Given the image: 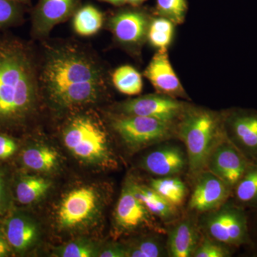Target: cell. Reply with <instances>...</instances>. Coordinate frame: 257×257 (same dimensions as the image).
I'll use <instances>...</instances> for the list:
<instances>
[{
  "mask_svg": "<svg viewBox=\"0 0 257 257\" xmlns=\"http://www.w3.org/2000/svg\"><path fill=\"white\" fill-rule=\"evenodd\" d=\"M37 77L42 107L64 116L96 107L109 96L111 72L89 44L74 38L36 42Z\"/></svg>",
  "mask_w": 257,
  "mask_h": 257,
  "instance_id": "cell-1",
  "label": "cell"
},
{
  "mask_svg": "<svg viewBox=\"0 0 257 257\" xmlns=\"http://www.w3.org/2000/svg\"><path fill=\"white\" fill-rule=\"evenodd\" d=\"M42 109L36 42L0 32V133L27 131Z\"/></svg>",
  "mask_w": 257,
  "mask_h": 257,
  "instance_id": "cell-2",
  "label": "cell"
},
{
  "mask_svg": "<svg viewBox=\"0 0 257 257\" xmlns=\"http://www.w3.org/2000/svg\"><path fill=\"white\" fill-rule=\"evenodd\" d=\"M177 138L185 146L188 175L193 182L207 170L209 157L221 142L227 139L224 111H216L189 106L176 126Z\"/></svg>",
  "mask_w": 257,
  "mask_h": 257,
  "instance_id": "cell-3",
  "label": "cell"
},
{
  "mask_svg": "<svg viewBox=\"0 0 257 257\" xmlns=\"http://www.w3.org/2000/svg\"><path fill=\"white\" fill-rule=\"evenodd\" d=\"M61 133L64 145L74 157L87 163L109 167L116 165L104 116L95 107L64 115Z\"/></svg>",
  "mask_w": 257,
  "mask_h": 257,
  "instance_id": "cell-4",
  "label": "cell"
},
{
  "mask_svg": "<svg viewBox=\"0 0 257 257\" xmlns=\"http://www.w3.org/2000/svg\"><path fill=\"white\" fill-rule=\"evenodd\" d=\"M103 116L108 127L130 151H138L177 138L175 125L154 118L109 110Z\"/></svg>",
  "mask_w": 257,
  "mask_h": 257,
  "instance_id": "cell-5",
  "label": "cell"
},
{
  "mask_svg": "<svg viewBox=\"0 0 257 257\" xmlns=\"http://www.w3.org/2000/svg\"><path fill=\"white\" fill-rule=\"evenodd\" d=\"M154 15L141 7H121L106 15L104 29L111 32L113 44L138 58L147 42Z\"/></svg>",
  "mask_w": 257,
  "mask_h": 257,
  "instance_id": "cell-6",
  "label": "cell"
},
{
  "mask_svg": "<svg viewBox=\"0 0 257 257\" xmlns=\"http://www.w3.org/2000/svg\"><path fill=\"white\" fill-rule=\"evenodd\" d=\"M199 221L204 234L224 243L229 247L249 245L248 216L246 211L232 200L224 203L220 207L204 213Z\"/></svg>",
  "mask_w": 257,
  "mask_h": 257,
  "instance_id": "cell-7",
  "label": "cell"
},
{
  "mask_svg": "<svg viewBox=\"0 0 257 257\" xmlns=\"http://www.w3.org/2000/svg\"><path fill=\"white\" fill-rule=\"evenodd\" d=\"M189 105L186 101L157 93L116 103L109 111L147 116L177 126Z\"/></svg>",
  "mask_w": 257,
  "mask_h": 257,
  "instance_id": "cell-8",
  "label": "cell"
},
{
  "mask_svg": "<svg viewBox=\"0 0 257 257\" xmlns=\"http://www.w3.org/2000/svg\"><path fill=\"white\" fill-rule=\"evenodd\" d=\"M226 138L251 163L257 164V111L234 108L224 111Z\"/></svg>",
  "mask_w": 257,
  "mask_h": 257,
  "instance_id": "cell-9",
  "label": "cell"
},
{
  "mask_svg": "<svg viewBox=\"0 0 257 257\" xmlns=\"http://www.w3.org/2000/svg\"><path fill=\"white\" fill-rule=\"evenodd\" d=\"M82 5V0H39L30 10L32 41L48 39L55 27L72 19Z\"/></svg>",
  "mask_w": 257,
  "mask_h": 257,
  "instance_id": "cell-10",
  "label": "cell"
},
{
  "mask_svg": "<svg viewBox=\"0 0 257 257\" xmlns=\"http://www.w3.org/2000/svg\"><path fill=\"white\" fill-rule=\"evenodd\" d=\"M115 224L122 232H133L140 229L165 234L167 229L156 216L134 196L125 184L114 211Z\"/></svg>",
  "mask_w": 257,
  "mask_h": 257,
  "instance_id": "cell-11",
  "label": "cell"
},
{
  "mask_svg": "<svg viewBox=\"0 0 257 257\" xmlns=\"http://www.w3.org/2000/svg\"><path fill=\"white\" fill-rule=\"evenodd\" d=\"M99 206V196L92 187L74 189L64 197L57 211V221L62 228L72 229L85 224Z\"/></svg>",
  "mask_w": 257,
  "mask_h": 257,
  "instance_id": "cell-12",
  "label": "cell"
},
{
  "mask_svg": "<svg viewBox=\"0 0 257 257\" xmlns=\"http://www.w3.org/2000/svg\"><path fill=\"white\" fill-rule=\"evenodd\" d=\"M189 210L204 214L215 210L231 198L232 189L209 171L202 172L194 181Z\"/></svg>",
  "mask_w": 257,
  "mask_h": 257,
  "instance_id": "cell-13",
  "label": "cell"
},
{
  "mask_svg": "<svg viewBox=\"0 0 257 257\" xmlns=\"http://www.w3.org/2000/svg\"><path fill=\"white\" fill-rule=\"evenodd\" d=\"M250 163L251 162L226 139L211 153L206 170L219 177L233 189Z\"/></svg>",
  "mask_w": 257,
  "mask_h": 257,
  "instance_id": "cell-14",
  "label": "cell"
},
{
  "mask_svg": "<svg viewBox=\"0 0 257 257\" xmlns=\"http://www.w3.org/2000/svg\"><path fill=\"white\" fill-rule=\"evenodd\" d=\"M143 75L159 94L175 99H189L171 64L167 49L157 51L144 71Z\"/></svg>",
  "mask_w": 257,
  "mask_h": 257,
  "instance_id": "cell-15",
  "label": "cell"
},
{
  "mask_svg": "<svg viewBox=\"0 0 257 257\" xmlns=\"http://www.w3.org/2000/svg\"><path fill=\"white\" fill-rule=\"evenodd\" d=\"M187 153L182 147L161 143L143 157L140 166L148 173L160 177L179 175L187 169Z\"/></svg>",
  "mask_w": 257,
  "mask_h": 257,
  "instance_id": "cell-16",
  "label": "cell"
},
{
  "mask_svg": "<svg viewBox=\"0 0 257 257\" xmlns=\"http://www.w3.org/2000/svg\"><path fill=\"white\" fill-rule=\"evenodd\" d=\"M170 224L167 230L168 256L192 257L203 236L199 221L188 215Z\"/></svg>",
  "mask_w": 257,
  "mask_h": 257,
  "instance_id": "cell-17",
  "label": "cell"
},
{
  "mask_svg": "<svg viewBox=\"0 0 257 257\" xmlns=\"http://www.w3.org/2000/svg\"><path fill=\"white\" fill-rule=\"evenodd\" d=\"M125 184L154 216L165 224H172L180 218L179 207L168 202L150 186L138 183L132 179H128Z\"/></svg>",
  "mask_w": 257,
  "mask_h": 257,
  "instance_id": "cell-18",
  "label": "cell"
},
{
  "mask_svg": "<svg viewBox=\"0 0 257 257\" xmlns=\"http://www.w3.org/2000/svg\"><path fill=\"white\" fill-rule=\"evenodd\" d=\"M3 229L15 253L28 251L38 237L36 224L28 216L20 212L13 213L8 216Z\"/></svg>",
  "mask_w": 257,
  "mask_h": 257,
  "instance_id": "cell-19",
  "label": "cell"
},
{
  "mask_svg": "<svg viewBox=\"0 0 257 257\" xmlns=\"http://www.w3.org/2000/svg\"><path fill=\"white\" fill-rule=\"evenodd\" d=\"M231 200L245 210L257 208V164L250 163L232 189Z\"/></svg>",
  "mask_w": 257,
  "mask_h": 257,
  "instance_id": "cell-20",
  "label": "cell"
},
{
  "mask_svg": "<svg viewBox=\"0 0 257 257\" xmlns=\"http://www.w3.org/2000/svg\"><path fill=\"white\" fill-rule=\"evenodd\" d=\"M106 14L93 5H82L72 18V28L81 37H92L104 29Z\"/></svg>",
  "mask_w": 257,
  "mask_h": 257,
  "instance_id": "cell-21",
  "label": "cell"
},
{
  "mask_svg": "<svg viewBox=\"0 0 257 257\" xmlns=\"http://www.w3.org/2000/svg\"><path fill=\"white\" fill-rule=\"evenodd\" d=\"M58 153L45 146L29 147L20 155L22 164L26 168L36 172H50L58 165Z\"/></svg>",
  "mask_w": 257,
  "mask_h": 257,
  "instance_id": "cell-22",
  "label": "cell"
},
{
  "mask_svg": "<svg viewBox=\"0 0 257 257\" xmlns=\"http://www.w3.org/2000/svg\"><path fill=\"white\" fill-rule=\"evenodd\" d=\"M148 185L177 207L184 204L188 194L187 185L177 176L152 178Z\"/></svg>",
  "mask_w": 257,
  "mask_h": 257,
  "instance_id": "cell-23",
  "label": "cell"
},
{
  "mask_svg": "<svg viewBox=\"0 0 257 257\" xmlns=\"http://www.w3.org/2000/svg\"><path fill=\"white\" fill-rule=\"evenodd\" d=\"M50 185V182L42 177L21 176L15 184V197L19 203L28 205L43 197Z\"/></svg>",
  "mask_w": 257,
  "mask_h": 257,
  "instance_id": "cell-24",
  "label": "cell"
},
{
  "mask_svg": "<svg viewBox=\"0 0 257 257\" xmlns=\"http://www.w3.org/2000/svg\"><path fill=\"white\" fill-rule=\"evenodd\" d=\"M111 84L116 90L128 96L138 95L143 89L141 74L131 65H122L111 74Z\"/></svg>",
  "mask_w": 257,
  "mask_h": 257,
  "instance_id": "cell-25",
  "label": "cell"
},
{
  "mask_svg": "<svg viewBox=\"0 0 257 257\" xmlns=\"http://www.w3.org/2000/svg\"><path fill=\"white\" fill-rule=\"evenodd\" d=\"M162 234L155 233L145 236L125 246L126 257H162L167 254V243H164Z\"/></svg>",
  "mask_w": 257,
  "mask_h": 257,
  "instance_id": "cell-26",
  "label": "cell"
},
{
  "mask_svg": "<svg viewBox=\"0 0 257 257\" xmlns=\"http://www.w3.org/2000/svg\"><path fill=\"white\" fill-rule=\"evenodd\" d=\"M174 31L175 25L170 20L154 15L149 28L147 42L157 50H165L172 41Z\"/></svg>",
  "mask_w": 257,
  "mask_h": 257,
  "instance_id": "cell-27",
  "label": "cell"
},
{
  "mask_svg": "<svg viewBox=\"0 0 257 257\" xmlns=\"http://www.w3.org/2000/svg\"><path fill=\"white\" fill-rule=\"evenodd\" d=\"M28 8L14 0H0V32L23 25Z\"/></svg>",
  "mask_w": 257,
  "mask_h": 257,
  "instance_id": "cell-28",
  "label": "cell"
},
{
  "mask_svg": "<svg viewBox=\"0 0 257 257\" xmlns=\"http://www.w3.org/2000/svg\"><path fill=\"white\" fill-rule=\"evenodd\" d=\"M188 11L187 0H157L153 14L170 20L175 25L184 23Z\"/></svg>",
  "mask_w": 257,
  "mask_h": 257,
  "instance_id": "cell-29",
  "label": "cell"
},
{
  "mask_svg": "<svg viewBox=\"0 0 257 257\" xmlns=\"http://www.w3.org/2000/svg\"><path fill=\"white\" fill-rule=\"evenodd\" d=\"M231 256L229 246L219 242L204 235L194 253L193 257H229Z\"/></svg>",
  "mask_w": 257,
  "mask_h": 257,
  "instance_id": "cell-30",
  "label": "cell"
},
{
  "mask_svg": "<svg viewBox=\"0 0 257 257\" xmlns=\"http://www.w3.org/2000/svg\"><path fill=\"white\" fill-rule=\"evenodd\" d=\"M57 253L62 257H90L96 255L94 245L87 241L69 243L59 248Z\"/></svg>",
  "mask_w": 257,
  "mask_h": 257,
  "instance_id": "cell-31",
  "label": "cell"
},
{
  "mask_svg": "<svg viewBox=\"0 0 257 257\" xmlns=\"http://www.w3.org/2000/svg\"><path fill=\"white\" fill-rule=\"evenodd\" d=\"M18 148V143L14 136L0 133V161L7 160L14 156Z\"/></svg>",
  "mask_w": 257,
  "mask_h": 257,
  "instance_id": "cell-32",
  "label": "cell"
},
{
  "mask_svg": "<svg viewBox=\"0 0 257 257\" xmlns=\"http://www.w3.org/2000/svg\"><path fill=\"white\" fill-rule=\"evenodd\" d=\"M10 197L5 174L0 170V216L4 215L10 207Z\"/></svg>",
  "mask_w": 257,
  "mask_h": 257,
  "instance_id": "cell-33",
  "label": "cell"
},
{
  "mask_svg": "<svg viewBox=\"0 0 257 257\" xmlns=\"http://www.w3.org/2000/svg\"><path fill=\"white\" fill-rule=\"evenodd\" d=\"M250 214H247L248 230H249L250 243L257 252V208L251 209Z\"/></svg>",
  "mask_w": 257,
  "mask_h": 257,
  "instance_id": "cell-34",
  "label": "cell"
},
{
  "mask_svg": "<svg viewBox=\"0 0 257 257\" xmlns=\"http://www.w3.org/2000/svg\"><path fill=\"white\" fill-rule=\"evenodd\" d=\"M98 256L101 257H126L125 246L119 244H113L107 246L98 253Z\"/></svg>",
  "mask_w": 257,
  "mask_h": 257,
  "instance_id": "cell-35",
  "label": "cell"
},
{
  "mask_svg": "<svg viewBox=\"0 0 257 257\" xmlns=\"http://www.w3.org/2000/svg\"><path fill=\"white\" fill-rule=\"evenodd\" d=\"M14 253L13 248L7 239L4 230L3 228H0V257L11 256Z\"/></svg>",
  "mask_w": 257,
  "mask_h": 257,
  "instance_id": "cell-36",
  "label": "cell"
},
{
  "mask_svg": "<svg viewBox=\"0 0 257 257\" xmlns=\"http://www.w3.org/2000/svg\"><path fill=\"white\" fill-rule=\"evenodd\" d=\"M98 1L109 3L116 8H121V7L125 6V5H126V0H98Z\"/></svg>",
  "mask_w": 257,
  "mask_h": 257,
  "instance_id": "cell-37",
  "label": "cell"
},
{
  "mask_svg": "<svg viewBox=\"0 0 257 257\" xmlns=\"http://www.w3.org/2000/svg\"><path fill=\"white\" fill-rule=\"evenodd\" d=\"M147 0H126V5L132 7H141Z\"/></svg>",
  "mask_w": 257,
  "mask_h": 257,
  "instance_id": "cell-38",
  "label": "cell"
},
{
  "mask_svg": "<svg viewBox=\"0 0 257 257\" xmlns=\"http://www.w3.org/2000/svg\"><path fill=\"white\" fill-rule=\"evenodd\" d=\"M17 3H21V4L26 5L30 8L31 7V0H14Z\"/></svg>",
  "mask_w": 257,
  "mask_h": 257,
  "instance_id": "cell-39",
  "label": "cell"
}]
</instances>
